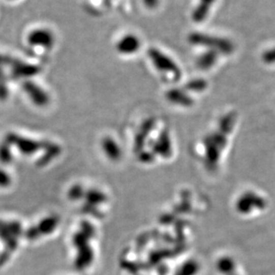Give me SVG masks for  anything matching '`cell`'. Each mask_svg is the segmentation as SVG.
Instances as JSON below:
<instances>
[{
  "label": "cell",
  "mask_w": 275,
  "mask_h": 275,
  "mask_svg": "<svg viewBox=\"0 0 275 275\" xmlns=\"http://www.w3.org/2000/svg\"><path fill=\"white\" fill-rule=\"evenodd\" d=\"M255 206H257L259 208L264 207V201L263 198L254 193L247 194L238 202V209L242 213H250V208L251 207L254 208Z\"/></svg>",
  "instance_id": "obj_1"
},
{
  "label": "cell",
  "mask_w": 275,
  "mask_h": 275,
  "mask_svg": "<svg viewBox=\"0 0 275 275\" xmlns=\"http://www.w3.org/2000/svg\"><path fill=\"white\" fill-rule=\"evenodd\" d=\"M263 60L266 64H275V48L265 51L263 55Z\"/></svg>",
  "instance_id": "obj_2"
}]
</instances>
